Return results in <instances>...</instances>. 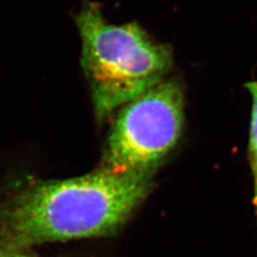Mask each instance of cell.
<instances>
[{
    "instance_id": "cell-1",
    "label": "cell",
    "mask_w": 257,
    "mask_h": 257,
    "mask_svg": "<svg viewBox=\"0 0 257 257\" xmlns=\"http://www.w3.org/2000/svg\"><path fill=\"white\" fill-rule=\"evenodd\" d=\"M152 186V176L102 170L66 180L37 181L0 200V252L111 235Z\"/></svg>"
},
{
    "instance_id": "cell-2",
    "label": "cell",
    "mask_w": 257,
    "mask_h": 257,
    "mask_svg": "<svg viewBox=\"0 0 257 257\" xmlns=\"http://www.w3.org/2000/svg\"><path fill=\"white\" fill-rule=\"evenodd\" d=\"M82 39L80 64L89 86L96 122L162 82L170 73L172 47L136 22L108 23L98 4L86 2L75 16Z\"/></svg>"
},
{
    "instance_id": "cell-3",
    "label": "cell",
    "mask_w": 257,
    "mask_h": 257,
    "mask_svg": "<svg viewBox=\"0 0 257 257\" xmlns=\"http://www.w3.org/2000/svg\"><path fill=\"white\" fill-rule=\"evenodd\" d=\"M183 123V87L166 77L118 111L100 168L152 176L178 144Z\"/></svg>"
},
{
    "instance_id": "cell-4",
    "label": "cell",
    "mask_w": 257,
    "mask_h": 257,
    "mask_svg": "<svg viewBox=\"0 0 257 257\" xmlns=\"http://www.w3.org/2000/svg\"><path fill=\"white\" fill-rule=\"evenodd\" d=\"M247 90L252 96V117L250 128V155L255 181V192H257V82L246 84Z\"/></svg>"
},
{
    "instance_id": "cell-5",
    "label": "cell",
    "mask_w": 257,
    "mask_h": 257,
    "mask_svg": "<svg viewBox=\"0 0 257 257\" xmlns=\"http://www.w3.org/2000/svg\"><path fill=\"white\" fill-rule=\"evenodd\" d=\"M0 257H40L32 250H22V251H2Z\"/></svg>"
},
{
    "instance_id": "cell-6",
    "label": "cell",
    "mask_w": 257,
    "mask_h": 257,
    "mask_svg": "<svg viewBox=\"0 0 257 257\" xmlns=\"http://www.w3.org/2000/svg\"><path fill=\"white\" fill-rule=\"evenodd\" d=\"M255 198H256V205H257V192H255Z\"/></svg>"
}]
</instances>
